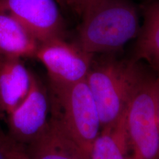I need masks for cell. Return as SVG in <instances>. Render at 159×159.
I'll list each match as a JSON object with an SVG mask.
<instances>
[{"label": "cell", "instance_id": "obj_12", "mask_svg": "<svg viewBox=\"0 0 159 159\" xmlns=\"http://www.w3.org/2000/svg\"><path fill=\"white\" fill-rule=\"evenodd\" d=\"M135 46V59L144 60L159 74V3L147 11Z\"/></svg>", "mask_w": 159, "mask_h": 159}, {"label": "cell", "instance_id": "obj_2", "mask_svg": "<svg viewBox=\"0 0 159 159\" xmlns=\"http://www.w3.org/2000/svg\"><path fill=\"white\" fill-rule=\"evenodd\" d=\"M148 76L136 59L107 61L92 67L86 82L94 97L102 129L124 116L131 99Z\"/></svg>", "mask_w": 159, "mask_h": 159}, {"label": "cell", "instance_id": "obj_14", "mask_svg": "<svg viewBox=\"0 0 159 159\" xmlns=\"http://www.w3.org/2000/svg\"><path fill=\"white\" fill-rule=\"evenodd\" d=\"M61 5L68 6L81 16L97 4L99 0H61Z\"/></svg>", "mask_w": 159, "mask_h": 159}, {"label": "cell", "instance_id": "obj_3", "mask_svg": "<svg viewBox=\"0 0 159 159\" xmlns=\"http://www.w3.org/2000/svg\"><path fill=\"white\" fill-rule=\"evenodd\" d=\"M50 116L89 156L102 124L86 80L71 85H50Z\"/></svg>", "mask_w": 159, "mask_h": 159}, {"label": "cell", "instance_id": "obj_17", "mask_svg": "<svg viewBox=\"0 0 159 159\" xmlns=\"http://www.w3.org/2000/svg\"><path fill=\"white\" fill-rule=\"evenodd\" d=\"M59 4H61V0H60V3Z\"/></svg>", "mask_w": 159, "mask_h": 159}, {"label": "cell", "instance_id": "obj_4", "mask_svg": "<svg viewBox=\"0 0 159 159\" xmlns=\"http://www.w3.org/2000/svg\"><path fill=\"white\" fill-rule=\"evenodd\" d=\"M159 75L148 76L131 99L125 115L129 159H159Z\"/></svg>", "mask_w": 159, "mask_h": 159}, {"label": "cell", "instance_id": "obj_13", "mask_svg": "<svg viewBox=\"0 0 159 159\" xmlns=\"http://www.w3.org/2000/svg\"><path fill=\"white\" fill-rule=\"evenodd\" d=\"M0 147L7 159H31L25 146L19 144L0 130Z\"/></svg>", "mask_w": 159, "mask_h": 159}, {"label": "cell", "instance_id": "obj_16", "mask_svg": "<svg viewBox=\"0 0 159 159\" xmlns=\"http://www.w3.org/2000/svg\"><path fill=\"white\" fill-rule=\"evenodd\" d=\"M158 130H159V106H158Z\"/></svg>", "mask_w": 159, "mask_h": 159}, {"label": "cell", "instance_id": "obj_10", "mask_svg": "<svg viewBox=\"0 0 159 159\" xmlns=\"http://www.w3.org/2000/svg\"><path fill=\"white\" fill-rule=\"evenodd\" d=\"M39 43L14 17L0 11V58L35 56Z\"/></svg>", "mask_w": 159, "mask_h": 159}, {"label": "cell", "instance_id": "obj_8", "mask_svg": "<svg viewBox=\"0 0 159 159\" xmlns=\"http://www.w3.org/2000/svg\"><path fill=\"white\" fill-rule=\"evenodd\" d=\"M25 148L31 159H89L88 155L51 116L45 130Z\"/></svg>", "mask_w": 159, "mask_h": 159}, {"label": "cell", "instance_id": "obj_18", "mask_svg": "<svg viewBox=\"0 0 159 159\" xmlns=\"http://www.w3.org/2000/svg\"><path fill=\"white\" fill-rule=\"evenodd\" d=\"M56 1H57V2H58V1H59V0H56Z\"/></svg>", "mask_w": 159, "mask_h": 159}, {"label": "cell", "instance_id": "obj_19", "mask_svg": "<svg viewBox=\"0 0 159 159\" xmlns=\"http://www.w3.org/2000/svg\"><path fill=\"white\" fill-rule=\"evenodd\" d=\"M0 118H1V116H0Z\"/></svg>", "mask_w": 159, "mask_h": 159}, {"label": "cell", "instance_id": "obj_7", "mask_svg": "<svg viewBox=\"0 0 159 159\" xmlns=\"http://www.w3.org/2000/svg\"><path fill=\"white\" fill-rule=\"evenodd\" d=\"M0 11L14 17L39 44L64 38L65 24L56 0H0Z\"/></svg>", "mask_w": 159, "mask_h": 159}, {"label": "cell", "instance_id": "obj_9", "mask_svg": "<svg viewBox=\"0 0 159 159\" xmlns=\"http://www.w3.org/2000/svg\"><path fill=\"white\" fill-rule=\"evenodd\" d=\"M32 74L21 59L0 58V116H7L24 100Z\"/></svg>", "mask_w": 159, "mask_h": 159}, {"label": "cell", "instance_id": "obj_5", "mask_svg": "<svg viewBox=\"0 0 159 159\" xmlns=\"http://www.w3.org/2000/svg\"><path fill=\"white\" fill-rule=\"evenodd\" d=\"M92 56L77 44L58 38L39 44L35 57L47 69L49 85H66L86 79Z\"/></svg>", "mask_w": 159, "mask_h": 159}, {"label": "cell", "instance_id": "obj_6", "mask_svg": "<svg viewBox=\"0 0 159 159\" xmlns=\"http://www.w3.org/2000/svg\"><path fill=\"white\" fill-rule=\"evenodd\" d=\"M50 114V99L38 79L32 74L28 94L16 108L6 116V134L18 144L27 146L45 130Z\"/></svg>", "mask_w": 159, "mask_h": 159}, {"label": "cell", "instance_id": "obj_15", "mask_svg": "<svg viewBox=\"0 0 159 159\" xmlns=\"http://www.w3.org/2000/svg\"><path fill=\"white\" fill-rule=\"evenodd\" d=\"M0 159H7L6 156H5V154H4L2 150L1 147H0Z\"/></svg>", "mask_w": 159, "mask_h": 159}, {"label": "cell", "instance_id": "obj_1", "mask_svg": "<svg viewBox=\"0 0 159 159\" xmlns=\"http://www.w3.org/2000/svg\"><path fill=\"white\" fill-rule=\"evenodd\" d=\"M82 18L77 44L92 55L122 48L140 30L138 11L130 0H99Z\"/></svg>", "mask_w": 159, "mask_h": 159}, {"label": "cell", "instance_id": "obj_11", "mask_svg": "<svg viewBox=\"0 0 159 159\" xmlns=\"http://www.w3.org/2000/svg\"><path fill=\"white\" fill-rule=\"evenodd\" d=\"M125 115L116 125L102 129L91 146L89 159H129Z\"/></svg>", "mask_w": 159, "mask_h": 159}]
</instances>
